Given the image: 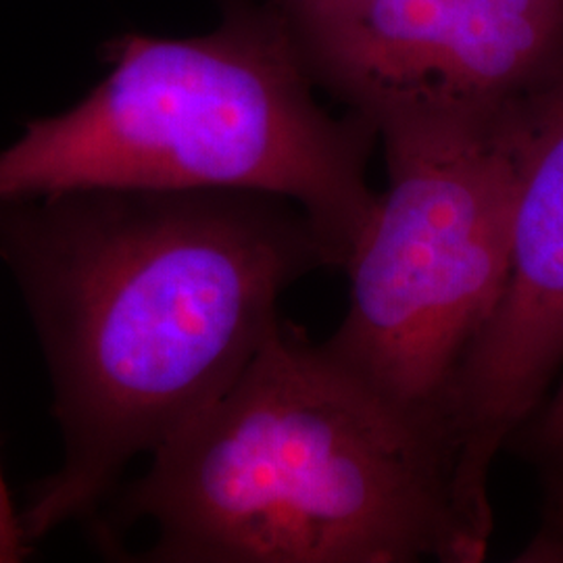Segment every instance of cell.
<instances>
[{
	"instance_id": "8",
	"label": "cell",
	"mask_w": 563,
	"mask_h": 563,
	"mask_svg": "<svg viewBox=\"0 0 563 563\" xmlns=\"http://www.w3.org/2000/svg\"><path fill=\"white\" fill-rule=\"evenodd\" d=\"M516 562L563 563V495H544L541 523Z\"/></svg>"
},
{
	"instance_id": "5",
	"label": "cell",
	"mask_w": 563,
	"mask_h": 563,
	"mask_svg": "<svg viewBox=\"0 0 563 563\" xmlns=\"http://www.w3.org/2000/svg\"><path fill=\"white\" fill-rule=\"evenodd\" d=\"M265 4L316 88L369 123L401 107L516 104L563 78V0Z\"/></svg>"
},
{
	"instance_id": "4",
	"label": "cell",
	"mask_w": 563,
	"mask_h": 563,
	"mask_svg": "<svg viewBox=\"0 0 563 563\" xmlns=\"http://www.w3.org/2000/svg\"><path fill=\"white\" fill-rule=\"evenodd\" d=\"M522 104L401 107L372 120L388 184L342 267L346 311L322 344L444 430L449 393L509 276Z\"/></svg>"
},
{
	"instance_id": "3",
	"label": "cell",
	"mask_w": 563,
	"mask_h": 563,
	"mask_svg": "<svg viewBox=\"0 0 563 563\" xmlns=\"http://www.w3.org/2000/svg\"><path fill=\"white\" fill-rule=\"evenodd\" d=\"M201 36L125 34L111 69L71 109L25 123L0 151V201L74 190H249L295 202L341 269L378 192L376 128L316 99L280 15L218 0Z\"/></svg>"
},
{
	"instance_id": "9",
	"label": "cell",
	"mask_w": 563,
	"mask_h": 563,
	"mask_svg": "<svg viewBox=\"0 0 563 563\" xmlns=\"http://www.w3.org/2000/svg\"><path fill=\"white\" fill-rule=\"evenodd\" d=\"M30 553L23 539L20 509L13 505L0 463V563H18Z\"/></svg>"
},
{
	"instance_id": "7",
	"label": "cell",
	"mask_w": 563,
	"mask_h": 563,
	"mask_svg": "<svg viewBox=\"0 0 563 563\" xmlns=\"http://www.w3.org/2000/svg\"><path fill=\"white\" fill-rule=\"evenodd\" d=\"M507 446L537 467L544 495H563V383L547 395Z\"/></svg>"
},
{
	"instance_id": "6",
	"label": "cell",
	"mask_w": 563,
	"mask_h": 563,
	"mask_svg": "<svg viewBox=\"0 0 563 563\" xmlns=\"http://www.w3.org/2000/svg\"><path fill=\"white\" fill-rule=\"evenodd\" d=\"M562 367L563 78L523 101L509 276L444 409L457 457V504L483 541L495 526L490 467Z\"/></svg>"
},
{
	"instance_id": "10",
	"label": "cell",
	"mask_w": 563,
	"mask_h": 563,
	"mask_svg": "<svg viewBox=\"0 0 563 563\" xmlns=\"http://www.w3.org/2000/svg\"><path fill=\"white\" fill-rule=\"evenodd\" d=\"M263 2H282V0H263Z\"/></svg>"
},
{
	"instance_id": "2",
	"label": "cell",
	"mask_w": 563,
	"mask_h": 563,
	"mask_svg": "<svg viewBox=\"0 0 563 563\" xmlns=\"http://www.w3.org/2000/svg\"><path fill=\"white\" fill-rule=\"evenodd\" d=\"M446 430L278 320L222 395L121 495L146 563H478Z\"/></svg>"
},
{
	"instance_id": "1",
	"label": "cell",
	"mask_w": 563,
	"mask_h": 563,
	"mask_svg": "<svg viewBox=\"0 0 563 563\" xmlns=\"http://www.w3.org/2000/svg\"><path fill=\"white\" fill-rule=\"evenodd\" d=\"M0 262L53 386L60 465L25 543L92 520L125 467L239 378L295 284L330 267L295 202L249 190H74L0 201Z\"/></svg>"
}]
</instances>
